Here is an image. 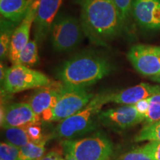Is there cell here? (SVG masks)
I'll return each mask as SVG.
<instances>
[{
	"label": "cell",
	"mask_w": 160,
	"mask_h": 160,
	"mask_svg": "<svg viewBox=\"0 0 160 160\" xmlns=\"http://www.w3.org/2000/svg\"><path fill=\"white\" fill-rule=\"evenodd\" d=\"M134 106L140 113H142V114L145 117L146 113H147L148 111V107H149L148 99H146L142 100V101L140 102H138L137 103L135 104Z\"/></svg>",
	"instance_id": "obj_27"
},
{
	"label": "cell",
	"mask_w": 160,
	"mask_h": 160,
	"mask_svg": "<svg viewBox=\"0 0 160 160\" xmlns=\"http://www.w3.org/2000/svg\"><path fill=\"white\" fill-rule=\"evenodd\" d=\"M53 83V82L45 73L21 64H16L7 70L3 82V91L5 94H13L27 90L46 87Z\"/></svg>",
	"instance_id": "obj_6"
},
{
	"label": "cell",
	"mask_w": 160,
	"mask_h": 160,
	"mask_svg": "<svg viewBox=\"0 0 160 160\" xmlns=\"http://www.w3.org/2000/svg\"><path fill=\"white\" fill-rule=\"evenodd\" d=\"M134 141L137 142L145 141L160 142V120L146 124L136 136Z\"/></svg>",
	"instance_id": "obj_21"
},
{
	"label": "cell",
	"mask_w": 160,
	"mask_h": 160,
	"mask_svg": "<svg viewBox=\"0 0 160 160\" xmlns=\"http://www.w3.org/2000/svg\"><path fill=\"white\" fill-rule=\"evenodd\" d=\"M98 120L104 126L113 130H123L133 127L145 120L134 105L108 109L99 113Z\"/></svg>",
	"instance_id": "obj_9"
},
{
	"label": "cell",
	"mask_w": 160,
	"mask_h": 160,
	"mask_svg": "<svg viewBox=\"0 0 160 160\" xmlns=\"http://www.w3.org/2000/svg\"><path fill=\"white\" fill-rule=\"evenodd\" d=\"M139 148L151 160H160V142H149Z\"/></svg>",
	"instance_id": "obj_24"
},
{
	"label": "cell",
	"mask_w": 160,
	"mask_h": 160,
	"mask_svg": "<svg viewBox=\"0 0 160 160\" xmlns=\"http://www.w3.org/2000/svg\"><path fill=\"white\" fill-rule=\"evenodd\" d=\"M29 125L5 129V139H7L8 142L19 148L29 143H35L30 133Z\"/></svg>",
	"instance_id": "obj_17"
},
{
	"label": "cell",
	"mask_w": 160,
	"mask_h": 160,
	"mask_svg": "<svg viewBox=\"0 0 160 160\" xmlns=\"http://www.w3.org/2000/svg\"><path fill=\"white\" fill-rule=\"evenodd\" d=\"M65 157L76 160H109L113 153V145L102 133L90 137L64 140L62 143Z\"/></svg>",
	"instance_id": "obj_4"
},
{
	"label": "cell",
	"mask_w": 160,
	"mask_h": 160,
	"mask_svg": "<svg viewBox=\"0 0 160 160\" xmlns=\"http://www.w3.org/2000/svg\"><path fill=\"white\" fill-rule=\"evenodd\" d=\"M148 111L145 116L146 124L153 123L160 120V93L148 98Z\"/></svg>",
	"instance_id": "obj_22"
},
{
	"label": "cell",
	"mask_w": 160,
	"mask_h": 160,
	"mask_svg": "<svg viewBox=\"0 0 160 160\" xmlns=\"http://www.w3.org/2000/svg\"><path fill=\"white\" fill-rule=\"evenodd\" d=\"M48 139L38 143H29L19 148L18 160H40L45 156Z\"/></svg>",
	"instance_id": "obj_18"
},
{
	"label": "cell",
	"mask_w": 160,
	"mask_h": 160,
	"mask_svg": "<svg viewBox=\"0 0 160 160\" xmlns=\"http://www.w3.org/2000/svg\"><path fill=\"white\" fill-rule=\"evenodd\" d=\"M160 93V85L141 83L116 93H108V102L122 105H135L138 102Z\"/></svg>",
	"instance_id": "obj_15"
},
{
	"label": "cell",
	"mask_w": 160,
	"mask_h": 160,
	"mask_svg": "<svg viewBox=\"0 0 160 160\" xmlns=\"http://www.w3.org/2000/svg\"><path fill=\"white\" fill-rule=\"evenodd\" d=\"M131 15L144 28L160 30V0H133Z\"/></svg>",
	"instance_id": "obj_13"
},
{
	"label": "cell",
	"mask_w": 160,
	"mask_h": 160,
	"mask_svg": "<svg viewBox=\"0 0 160 160\" xmlns=\"http://www.w3.org/2000/svg\"><path fill=\"white\" fill-rule=\"evenodd\" d=\"M116 160H151L139 148L125 152L118 157Z\"/></svg>",
	"instance_id": "obj_26"
},
{
	"label": "cell",
	"mask_w": 160,
	"mask_h": 160,
	"mask_svg": "<svg viewBox=\"0 0 160 160\" xmlns=\"http://www.w3.org/2000/svg\"><path fill=\"white\" fill-rule=\"evenodd\" d=\"M19 148L9 142H2L0 145V157L2 160H18Z\"/></svg>",
	"instance_id": "obj_23"
},
{
	"label": "cell",
	"mask_w": 160,
	"mask_h": 160,
	"mask_svg": "<svg viewBox=\"0 0 160 160\" xmlns=\"http://www.w3.org/2000/svg\"><path fill=\"white\" fill-rule=\"evenodd\" d=\"M80 22L85 34L99 45L114 39L125 27L115 0H85Z\"/></svg>",
	"instance_id": "obj_1"
},
{
	"label": "cell",
	"mask_w": 160,
	"mask_h": 160,
	"mask_svg": "<svg viewBox=\"0 0 160 160\" xmlns=\"http://www.w3.org/2000/svg\"><path fill=\"white\" fill-rule=\"evenodd\" d=\"M150 79H151L152 81L160 83V73H159V74H157V75L153 76V77H150Z\"/></svg>",
	"instance_id": "obj_30"
},
{
	"label": "cell",
	"mask_w": 160,
	"mask_h": 160,
	"mask_svg": "<svg viewBox=\"0 0 160 160\" xmlns=\"http://www.w3.org/2000/svg\"><path fill=\"white\" fill-rule=\"evenodd\" d=\"M0 160H2V159H0Z\"/></svg>",
	"instance_id": "obj_32"
},
{
	"label": "cell",
	"mask_w": 160,
	"mask_h": 160,
	"mask_svg": "<svg viewBox=\"0 0 160 160\" xmlns=\"http://www.w3.org/2000/svg\"><path fill=\"white\" fill-rule=\"evenodd\" d=\"M39 61L38 55V45L36 39H30L25 47L23 48L19 56L18 64L31 67L36 65Z\"/></svg>",
	"instance_id": "obj_20"
},
{
	"label": "cell",
	"mask_w": 160,
	"mask_h": 160,
	"mask_svg": "<svg viewBox=\"0 0 160 160\" xmlns=\"http://www.w3.org/2000/svg\"><path fill=\"white\" fill-rule=\"evenodd\" d=\"M40 160H63L61 155L57 151H51L44 156Z\"/></svg>",
	"instance_id": "obj_28"
},
{
	"label": "cell",
	"mask_w": 160,
	"mask_h": 160,
	"mask_svg": "<svg viewBox=\"0 0 160 160\" xmlns=\"http://www.w3.org/2000/svg\"><path fill=\"white\" fill-rule=\"evenodd\" d=\"M40 119L28 102L13 103L1 108V126L3 129L38 124Z\"/></svg>",
	"instance_id": "obj_11"
},
{
	"label": "cell",
	"mask_w": 160,
	"mask_h": 160,
	"mask_svg": "<svg viewBox=\"0 0 160 160\" xmlns=\"http://www.w3.org/2000/svg\"><path fill=\"white\" fill-rule=\"evenodd\" d=\"M7 70H8V68H6L5 66L4 65L2 62H1V68H0V81H1L2 85L4 79H5V78Z\"/></svg>",
	"instance_id": "obj_29"
},
{
	"label": "cell",
	"mask_w": 160,
	"mask_h": 160,
	"mask_svg": "<svg viewBox=\"0 0 160 160\" xmlns=\"http://www.w3.org/2000/svg\"><path fill=\"white\" fill-rule=\"evenodd\" d=\"M119 8L124 26H126L131 15V6L133 0H115Z\"/></svg>",
	"instance_id": "obj_25"
},
{
	"label": "cell",
	"mask_w": 160,
	"mask_h": 160,
	"mask_svg": "<svg viewBox=\"0 0 160 160\" xmlns=\"http://www.w3.org/2000/svg\"><path fill=\"white\" fill-rule=\"evenodd\" d=\"M93 97L94 95L85 87L63 85L59 99L52 111L50 121L61 122L71 117L83 109Z\"/></svg>",
	"instance_id": "obj_7"
},
{
	"label": "cell",
	"mask_w": 160,
	"mask_h": 160,
	"mask_svg": "<svg viewBox=\"0 0 160 160\" xmlns=\"http://www.w3.org/2000/svg\"><path fill=\"white\" fill-rule=\"evenodd\" d=\"M127 57L140 74L151 77L160 73V47L142 44L133 45Z\"/></svg>",
	"instance_id": "obj_8"
},
{
	"label": "cell",
	"mask_w": 160,
	"mask_h": 160,
	"mask_svg": "<svg viewBox=\"0 0 160 160\" xmlns=\"http://www.w3.org/2000/svg\"><path fill=\"white\" fill-rule=\"evenodd\" d=\"M38 4H39V0H33L27 14L19 24V25L16 27L15 31L12 36L8 58L13 65H16L19 62L20 52L30 41V33L37 16Z\"/></svg>",
	"instance_id": "obj_12"
},
{
	"label": "cell",
	"mask_w": 160,
	"mask_h": 160,
	"mask_svg": "<svg viewBox=\"0 0 160 160\" xmlns=\"http://www.w3.org/2000/svg\"><path fill=\"white\" fill-rule=\"evenodd\" d=\"M14 22L4 19L1 20V33H0V57L1 60L8 57L10 45L11 38L16 28L13 24Z\"/></svg>",
	"instance_id": "obj_19"
},
{
	"label": "cell",
	"mask_w": 160,
	"mask_h": 160,
	"mask_svg": "<svg viewBox=\"0 0 160 160\" xmlns=\"http://www.w3.org/2000/svg\"><path fill=\"white\" fill-rule=\"evenodd\" d=\"M49 34L53 48L58 52H65L76 48L82 40L85 33L77 19L60 15L53 21Z\"/></svg>",
	"instance_id": "obj_5"
},
{
	"label": "cell",
	"mask_w": 160,
	"mask_h": 160,
	"mask_svg": "<svg viewBox=\"0 0 160 160\" xmlns=\"http://www.w3.org/2000/svg\"><path fill=\"white\" fill-rule=\"evenodd\" d=\"M33 0H0V13L4 19L21 22L29 11Z\"/></svg>",
	"instance_id": "obj_16"
},
{
	"label": "cell",
	"mask_w": 160,
	"mask_h": 160,
	"mask_svg": "<svg viewBox=\"0 0 160 160\" xmlns=\"http://www.w3.org/2000/svg\"><path fill=\"white\" fill-rule=\"evenodd\" d=\"M113 65L104 55L85 51L73 56L65 62L57 72V77L63 85L87 87L108 76Z\"/></svg>",
	"instance_id": "obj_2"
},
{
	"label": "cell",
	"mask_w": 160,
	"mask_h": 160,
	"mask_svg": "<svg viewBox=\"0 0 160 160\" xmlns=\"http://www.w3.org/2000/svg\"><path fill=\"white\" fill-rule=\"evenodd\" d=\"M63 0H39L34 20L35 39L42 42L49 34Z\"/></svg>",
	"instance_id": "obj_14"
},
{
	"label": "cell",
	"mask_w": 160,
	"mask_h": 160,
	"mask_svg": "<svg viewBox=\"0 0 160 160\" xmlns=\"http://www.w3.org/2000/svg\"><path fill=\"white\" fill-rule=\"evenodd\" d=\"M107 103H108L107 93L94 96L83 109L60 122L51 137L57 139H72L93 130L102 108Z\"/></svg>",
	"instance_id": "obj_3"
},
{
	"label": "cell",
	"mask_w": 160,
	"mask_h": 160,
	"mask_svg": "<svg viewBox=\"0 0 160 160\" xmlns=\"http://www.w3.org/2000/svg\"><path fill=\"white\" fill-rule=\"evenodd\" d=\"M63 85L53 82L46 87L39 88L28 100L34 113L44 120L50 121L53 108L57 105Z\"/></svg>",
	"instance_id": "obj_10"
},
{
	"label": "cell",
	"mask_w": 160,
	"mask_h": 160,
	"mask_svg": "<svg viewBox=\"0 0 160 160\" xmlns=\"http://www.w3.org/2000/svg\"><path fill=\"white\" fill-rule=\"evenodd\" d=\"M77 2H79V3H81V4H82V2H85V0H77Z\"/></svg>",
	"instance_id": "obj_31"
}]
</instances>
